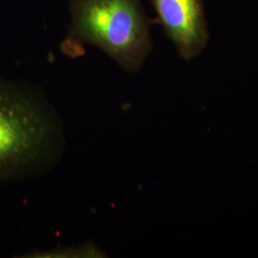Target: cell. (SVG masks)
Wrapping results in <instances>:
<instances>
[{
  "mask_svg": "<svg viewBox=\"0 0 258 258\" xmlns=\"http://www.w3.org/2000/svg\"><path fill=\"white\" fill-rule=\"evenodd\" d=\"M68 40L102 49L125 71H137L151 50L140 0H72Z\"/></svg>",
  "mask_w": 258,
  "mask_h": 258,
  "instance_id": "7a4b0ae2",
  "label": "cell"
},
{
  "mask_svg": "<svg viewBox=\"0 0 258 258\" xmlns=\"http://www.w3.org/2000/svg\"><path fill=\"white\" fill-rule=\"evenodd\" d=\"M166 36L180 55L189 60L199 55L209 39L203 0H149Z\"/></svg>",
  "mask_w": 258,
  "mask_h": 258,
  "instance_id": "3957f363",
  "label": "cell"
},
{
  "mask_svg": "<svg viewBox=\"0 0 258 258\" xmlns=\"http://www.w3.org/2000/svg\"><path fill=\"white\" fill-rule=\"evenodd\" d=\"M62 142L59 119L42 96L0 78V183L47 170Z\"/></svg>",
  "mask_w": 258,
  "mask_h": 258,
  "instance_id": "6da1fadb",
  "label": "cell"
}]
</instances>
